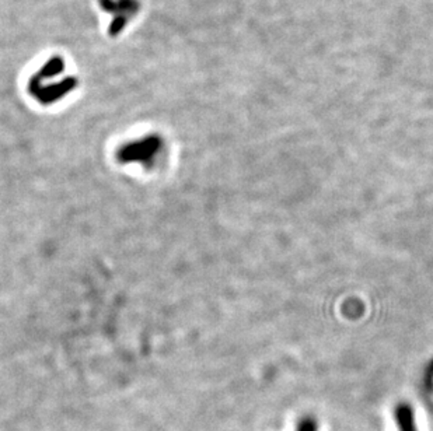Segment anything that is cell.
<instances>
[{
  "instance_id": "cell-1",
  "label": "cell",
  "mask_w": 433,
  "mask_h": 431,
  "mask_svg": "<svg viewBox=\"0 0 433 431\" xmlns=\"http://www.w3.org/2000/svg\"><path fill=\"white\" fill-rule=\"evenodd\" d=\"M396 423L398 427V431H418L415 413L411 405L408 403H400L396 408Z\"/></svg>"
},
{
  "instance_id": "cell-2",
  "label": "cell",
  "mask_w": 433,
  "mask_h": 431,
  "mask_svg": "<svg viewBox=\"0 0 433 431\" xmlns=\"http://www.w3.org/2000/svg\"><path fill=\"white\" fill-rule=\"evenodd\" d=\"M296 431H318V424L311 417H305L299 421Z\"/></svg>"
}]
</instances>
